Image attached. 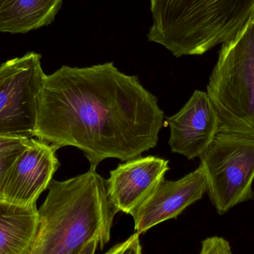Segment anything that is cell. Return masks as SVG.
<instances>
[{
    "label": "cell",
    "instance_id": "cell-1",
    "mask_svg": "<svg viewBox=\"0 0 254 254\" xmlns=\"http://www.w3.org/2000/svg\"><path fill=\"white\" fill-rule=\"evenodd\" d=\"M164 118L156 97L113 62L63 65L43 80L34 137L56 150L77 147L97 167L107 158L127 161L155 147Z\"/></svg>",
    "mask_w": 254,
    "mask_h": 254
},
{
    "label": "cell",
    "instance_id": "cell-2",
    "mask_svg": "<svg viewBox=\"0 0 254 254\" xmlns=\"http://www.w3.org/2000/svg\"><path fill=\"white\" fill-rule=\"evenodd\" d=\"M38 210L32 254H78L97 240L102 250L110 241L119 212L107 192V180L91 167L65 181L52 180Z\"/></svg>",
    "mask_w": 254,
    "mask_h": 254
},
{
    "label": "cell",
    "instance_id": "cell-3",
    "mask_svg": "<svg viewBox=\"0 0 254 254\" xmlns=\"http://www.w3.org/2000/svg\"><path fill=\"white\" fill-rule=\"evenodd\" d=\"M150 11L148 40L180 58L235 37L254 16V0H150Z\"/></svg>",
    "mask_w": 254,
    "mask_h": 254
},
{
    "label": "cell",
    "instance_id": "cell-4",
    "mask_svg": "<svg viewBox=\"0 0 254 254\" xmlns=\"http://www.w3.org/2000/svg\"><path fill=\"white\" fill-rule=\"evenodd\" d=\"M206 92L219 132L254 139V16L222 43Z\"/></svg>",
    "mask_w": 254,
    "mask_h": 254
},
{
    "label": "cell",
    "instance_id": "cell-5",
    "mask_svg": "<svg viewBox=\"0 0 254 254\" xmlns=\"http://www.w3.org/2000/svg\"><path fill=\"white\" fill-rule=\"evenodd\" d=\"M212 204L219 215L254 199V139L219 132L199 157Z\"/></svg>",
    "mask_w": 254,
    "mask_h": 254
},
{
    "label": "cell",
    "instance_id": "cell-6",
    "mask_svg": "<svg viewBox=\"0 0 254 254\" xmlns=\"http://www.w3.org/2000/svg\"><path fill=\"white\" fill-rule=\"evenodd\" d=\"M46 75L41 55L35 52L0 65V136H35L39 94Z\"/></svg>",
    "mask_w": 254,
    "mask_h": 254
},
{
    "label": "cell",
    "instance_id": "cell-7",
    "mask_svg": "<svg viewBox=\"0 0 254 254\" xmlns=\"http://www.w3.org/2000/svg\"><path fill=\"white\" fill-rule=\"evenodd\" d=\"M56 151L49 143L31 138L6 174L1 200L20 205L37 204L59 167Z\"/></svg>",
    "mask_w": 254,
    "mask_h": 254
},
{
    "label": "cell",
    "instance_id": "cell-8",
    "mask_svg": "<svg viewBox=\"0 0 254 254\" xmlns=\"http://www.w3.org/2000/svg\"><path fill=\"white\" fill-rule=\"evenodd\" d=\"M207 191V181L201 166L179 180L164 179L131 215L136 233L140 235L165 221L176 219L201 199Z\"/></svg>",
    "mask_w": 254,
    "mask_h": 254
},
{
    "label": "cell",
    "instance_id": "cell-9",
    "mask_svg": "<svg viewBox=\"0 0 254 254\" xmlns=\"http://www.w3.org/2000/svg\"><path fill=\"white\" fill-rule=\"evenodd\" d=\"M172 152L188 159L200 157L219 132V119L207 92L195 90L183 108L167 118Z\"/></svg>",
    "mask_w": 254,
    "mask_h": 254
},
{
    "label": "cell",
    "instance_id": "cell-10",
    "mask_svg": "<svg viewBox=\"0 0 254 254\" xmlns=\"http://www.w3.org/2000/svg\"><path fill=\"white\" fill-rule=\"evenodd\" d=\"M169 161L155 156L137 157L110 172L107 192L118 212L131 215L164 180Z\"/></svg>",
    "mask_w": 254,
    "mask_h": 254
},
{
    "label": "cell",
    "instance_id": "cell-11",
    "mask_svg": "<svg viewBox=\"0 0 254 254\" xmlns=\"http://www.w3.org/2000/svg\"><path fill=\"white\" fill-rule=\"evenodd\" d=\"M38 222L37 204L0 201V254H32Z\"/></svg>",
    "mask_w": 254,
    "mask_h": 254
},
{
    "label": "cell",
    "instance_id": "cell-12",
    "mask_svg": "<svg viewBox=\"0 0 254 254\" xmlns=\"http://www.w3.org/2000/svg\"><path fill=\"white\" fill-rule=\"evenodd\" d=\"M64 0H0V32L25 34L50 25Z\"/></svg>",
    "mask_w": 254,
    "mask_h": 254
},
{
    "label": "cell",
    "instance_id": "cell-13",
    "mask_svg": "<svg viewBox=\"0 0 254 254\" xmlns=\"http://www.w3.org/2000/svg\"><path fill=\"white\" fill-rule=\"evenodd\" d=\"M199 254H233V252L228 240L223 237H211L201 243Z\"/></svg>",
    "mask_w": 254,
    "mask_h": 254
},
{
    "label": "cell",
    "instance_id": "cell-14",
    "mask_svg": "<svg viewBox=\"0 0 254 254\" xmlns=\"http://www.w3.org/2000/svg\"><path fill=\"white\" fill-rule=\"evenodd\" d=\"M139 236L137 233L132 234L125 242L113 246L104 254H142Z\"/></svg>",
    "mask_w": 254,
    "mask_h": 254
},
{
    "label": "cell",
    "instance_id": "cell-15",
    "mask_svg": "<svg viewBox=\"0 0 254 254\" xmlns=\"http://www.w3.org/2000/svg\"><path fill=\"white\" fill-rule=\"evenodd\" d=\"M31 138H14L0 136V156L22 150Z\"/></svg>",
    "mask_w": 254,
    "mask_h": 254
},
{
    "label": "cell",
    "instance_id": "cell-16",
    "mask_svg": "<svg viewBox=\"0 0 254 254\" xmlns=\"http://www.w3.org/2000/svg\"><path fill=\"white\" fill-rule=\"evenodd\" d=\"M20 151L15 153L0 156V201H1V190H2L3 183L5 179L6 174Z\"/></svg>",
    "mask_w": 254,
    "mask_h": 254
},
{
    "label": "cell",
    "instance_id": "cell-17",
    "mask_svg": "<svg viewBox=\"0 0 254 254\" xmlns=\"http://www.w3.org/2000/svg\"><path fill=\"white\" fill-rule=\"evenodd\" d=\"M98 247H99V243L97 240H92L89 244L86 245L83 250L78 254H95Z\"/></svg>",
    "mask_w": 254,
    "mask_h": 254
}]
</instances>
